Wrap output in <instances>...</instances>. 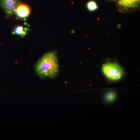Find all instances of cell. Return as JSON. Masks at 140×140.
Masks as SVG:
<instances>
[{
    "instance_id": "6da1fadb",
    "label": "cell",
    "mask_w": 140,
    "mask_h": 140,
    "mask_svg": "<svg viewBox=\"0 0 140 140\" xmlns=\"http://www.w3.org/2000/svg\"><path fill=\"white\" fill-rule=\"evenodd\" d=\"M98 66L102 76L109 84L120 83L126 78V70L116 58H104Z\"/></svg>"
},
{
    "instance_id": "7a4b0ae2",
    "label": "cell",
    "mask_w": 140,
    "mask_h": 140,
    "mask_svg": "<svg viewBox=\"0 0 140 140\" xmlns=\"http://www.w3.org/2000/svg\"><path fill=\"white\" fill-rule=\"evenodd\" d=\"M35 71L43 78H52L56 76L59 68L56 52L51 51L45 54L37 62Z\"/></svg>"
},
{
    "instance_id": "3957f363",
    "label": "cell",
    "mask_w": 140,
    "mask_h": 140,
    "mask_svg": "<svg viewBox=\"0 0 140 140\" xmlns=\"http://www.w3.org/2000/svg\"><path fill=\"white\" fill-rule=\"evenodd\" d=\"M21 0H0V5L8 18L15 14L16 8Z\"/></svg>"
},
{
    "instance_id": "277c9868",
    "label": "cell",
    "mask_w": 140,
    "mask_h": 140,
    "mask_svg": "<svg viewBox=\"0 0 140 140\" xmlns=\"http://www.w3.org/2000/svg\"><path fill=\"white\" fill-rule=\"evenodd\" d=\"M30 12V8L27 5L21 3L17 6L15 14L19 18H23L27 17Z\"/></svg>"
},
{
    "instance_id": "5b68a950",
    "label": "cell",
    "mask_w": 140,
    "mask_h": 140,
    "mask_svg": "<svg viewBox=\"0 0 140 140\" xmlns=\"http://www.w3.org/2000/svg\"><path fill=\"white\" fill-rule=\"evenodd\" d=\"M119 5L123 8L127 9L137 6L140 0H118Z\"/></svg>"
},
{
    "instance_id": "8992f818",
    "label": "cell",
    "mask_w": 140,
    "mask_h": 140,
    "mask_svg": "<svg viewBox=\"0 0 140 140\" xmlns=\"http://www.w3.org/2000/svg\"><path fill=\"white\" fill-rule=\"evenodd\" d=\"M117 96L116 92L114 90H109L105 93L104 99L106 101H112L116 99Z\"/></svg>"
},
{
    "instance_id": "52a82bcc",
    "label": "cell",
    "mask_w": 140,
    "mask_h": 140,
    "mask_svg": "<svg viewBox=\"0 0 140 140\" xmlns=\"http://www.w3.org/2000/svg\"><path fill=\"white\" fill-rule=\"evenodd\" d=\"M86 7L87 10L90 12L94 11L98 8L97 3L94 0L88 2L86 4Z\"/></svg>"
},
{
    "instance_id": "ba28073f",
    "label": "cell",
    "mask_w": 140,
    "mask_h": 140,
    "mask_svg": "<svg viewBox=\"0 0 140 140\" xmlns=\"http://www.w3.org/2000/svg\"><path fill=\"white\" fill-rule=\"evenodd\" d=\"M14 31L16 34L21 35L22 36L25 34L26 32L24 31L23 27L21 26L16 27Z\"/></svg>"
},
{
    "instance_id": "9c48e42d",
    "label": "cell",
    "mask_w": 140,
    "mask_h": 140,
    "mask_svg": "<svg viewBox=\"0 0 140 140\" xmlns=\"http://www.w3.org/2000/svg\"></svg>"
}]
</instances>
